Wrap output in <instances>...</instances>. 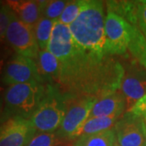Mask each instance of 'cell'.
Segmentation results:
<instances>
[{
  "label": "cell",
  "mask_w": 146,
  "mask_h": 146,
  "mask_svg": "<svg viewBox=\"0 0 146 146\" xmlns=\"http://www.w3.org/2000/svg\"><path fill=\"white\" fill-rule=\"evenodd\" d=\"M60 63L57 83L70 98L98 99L120 90L124 68L114 56H101L75 42L69 26L55 22L47 48Z\"/></svg>",
  "instance_id": "1"
},
{
  "label": "cell",
  "mask_w": 146,
  "mask_h": 146,
  "mask_svg": "<svg viewBox=\"0 0 146 146\" xmlns=\"http://www.w3.org/2000/svg\"><path fill=\"white\" fill-rule=\"evenodd\" d=\"M104 3L98 0H85L77 19L69 26L73 40L79 46L101 56L105 54Z\"/></svg>",
  "instance_id": "2"
},
{
  "label": "cell",
  "mask_w": 146,
  "mask_h": 146,
  "mask_svg": "<svg viewBox=\"0 0 146 146\" xmlns=\"http://www.w3.org/2000/svg\"><path fill=\"white\" fill-rule=\"evenodd\" d=\"M71 99L56 84H46L42 99L29 119L35 130L39 132H56Z\"/></svg>",
  "instance_id": "3"
},
{
  "label": "cell",
  "mask_w": 146,
  "mask_h": 146,
  "mask_svg": "<svg viewBox=\"0 0 146 146\" xmlns=\"http://www.w3.org/2000/svg\"><path fill=\"white\" fill-rule=\"evenodd\" d=\"M45 85L25 83L7 87L3 96V123L14 117L29 119L42 99Z\"/></svg>",
  "instance_id": "4"
},
{
  "label": "cell",
  "mask_w": 146,
  "mask_h": 146,
  "mask_svg": "<svg viewBox=\"0 0 146 146\" xmlns=\"http://www.w3.org/2000/svg\"><path fill=\"white\" fill-rule=\"evenodd\" d=\"M139 30L116 13L107 11L105 21V54L109 56H124Z\"/></svg>",
  "instance_id": "5"
},
{
  "label": "cell",
  "mask_w": 146,
  "mask_h": 146,
  "mask_svg": "<svg viewBox=\"0 0 146 146\" xmlns=\"http://www.w3.org/2000/svg\"><path fill=\"white\" fill-rule=\"evenodd\" d=\"M98 98L80 97L72 98L59 128L55 132L61 141L77 139L84 123L89 119L91 110Z\"/></svg>",
  "instance_id": "6"
},
{
  "label": "cell",
  "mask_w": 146,
  "mask_h": 146,
  "mask_svg": "<svg viewBox=\"0 0 146 146\" xmlns=\"http://www.w3.org/2000/svg\"><path fill=\"white\" fill-rule=\"evenodd\" d=\"M0 81L7 87L13 84L25 83L46 84L35 60L16 53L11 55L6 61Z\"/></svg>",
  "instance_id": "7"
},
{
  "label": "cell",
  "mask_w": 146,
  "mask_h": 146,
  "mask_svg": "<svg viewBox=\"0 0 146 146\" xmlns=\"http://www.w3.org/2000/svg\"><path fill=\"white\" fill-rule=\"evenodd\" d=\"M124 68L120 92L127 103V111L133 106L146 94V66L134 59L127 63Z\"/></svg>",
  "instance_id": "8"
},
{
  "label": "cell",
  "mask_w": 146,
  "mask_h": 146,
  "mask_svg": "<svg viewBox=\"0 0 146 146\" xmlns=\"http://www.w3.org/2000/svg\"><path fill=\"white\" fill-rule=\"evenodd\" d=\"M5 41L16 54L36 60L40 49L34 29L20 21L15 15L12 16L7 29Z\"/></svg>",
  "instance_id": "9"
},
{
  "label": "cell",
  "mask_w": 146,
  "mask_h": 146,
  "mask_svg": "<svg viewBox=\"0 0 146 146\" xmlns=\"http://www.w3.org/2000/svg\"><path fill=\"white\" fill-rule=\"evenodd\" d=\"M114 128L119 146H146V123L140 115L131 110L126 111Z\"/></svg>",
  "instance_id": "10"
},
{
  "label": "cell",
  "mask_w": 146,
  "mask_h": 146,
  "mask_svg": "<svg viewBox=\"0 0 146 146\" xmlns=\"http://www.w3.org/2000/svg\"><path fill=\"white\" fill-rule=\"evenodd\" d=\"M36 131L29 119L11 118L0 124V146H25Z\"/></svg>",
  "instance_id": "11"
},
{
  "label": "cell",
  "mask_w": 146,
  "mask_h": 146,
  "mask_svg": "<svg viewBox=\"0 0 146 146\" xmlns=\"http://www.w3.org/2000/svg\"><path fill=\"white\" fill-rule=\"evenodd\" d=\"M127 111V103L120 90L98 99L89 119L111 115H122Z\"/></svg>",
  "instance_id": "12"
},
{
  "label": "cell",
  "mask_w": 146,
  "mask_h": 146,
  "mask_svg": "<svg viewBox=\"0 0 146 146\" xmlns=\"http://www.w3.org/2000/svg\"><path fill=\"white\" fill-rule=\"evenodd\" d=\"M4 3L20 21L33 28L42 17L41 1L8 0Z\"/></svg>",
  "instance_id": "13"
},
{
  "label": "cell",
  "mask_w": 146,
  "mask_h": 146,
  "mask_svg": "<svg viewBox=\"0 0 146 146\" xmlns=\"http://www.w3.org/2000/svg\"><path fill=\"white\" fill-rule=\"evenodd\" d=\"M35 62L46 84H55L57 83L60 70V63L53 53L48 49L40 50Z\"/></svg>",
  "instance_id": "14"
},
{
  "label": "cell",
  "mask_w": 146,
  "mask_h": 146,
  "mask_svg": "<svg viewBox=\"0 0 146 146\" xmlns=\"http://www.w3.org/2000/svg\"><path fill=\"white\" fill-rule=\"evenodd\" d=\"M116 136L115 128L94 134L80 136L73 146H115Z\"/></svg>",
  "instance_id": "15"
},
{
  "label": "cell",
  "mask_w": 146,
  "mask_h": 146,
  "mask_svg": "<svg viewBox=\"0 0 146 146\" xmlns=\"http://www.w3.org/2000/svg\"><path fill=\"white\" fill-rule=\"evenodd\" d=\"M120 116L121 115H115L88 119L87 121L84 123V125L81 127L78 137L84 135L98 133L113 128Z\"/></svg>",
  "instance_id": "16"
},
{
  "label": "cell",
  "mask_w": 146,
  "mask_h": 146,
  "mask_svg": "<svg viewBox=\"0 0 146 146\" xmlns=\"http://www.w3.org/2000/svg\"><path fill=\"white\" fill-rule=\"evenodd\" d=\"M56 21L42 16L34 26V34L40 50H46Z\"/></svg>",
  "instance_id": "17"
},
{
  "label": "cell",
  "mask_w": 146,
  "mask_h": 146,
  "mask_svg": "<svg viewBox=\"0 0 146 146\" xmlns=\"http://www.w3.org/2000/svg\"><path fill=\"white\" fill-rule=\"evenodd\" d=\"M68 1L65 0H49L41 1L42 16L50 20L57 21L61 16Z\"/></svg>",
  "instance_id": "18"
},
{
  "label": "cell",
  "mask_w": 146,
  "mask_h": 146,
  "mask_svg": "<svg viewBox=\"0 0 146 146\" xmlns=\"http://www.w3.org/2000/svg\"><path fill=\"white\" fill-rule=\"evenodd\" d=\"M85 3V0L68 1V5L64 8L58 21L67 26H70L77 19Z\"/></svg>",
  "instance_id": "19"
},
{
  "label": "cell",
  "mask_w": 146,
  "mask_h": 146,
  "mask_svg": "<svg viewBox=\"0 0 146 146\" xmlns=\"http://www.w3.org/2000/svg\"><path fill=\"white\" fill-rule=\"evenodd\" d=\"M61 141L55 132L36 131L25 146H58Z\"/></svg>",
  "instance_id": "20"
},
{
  "label": "cell",
  "mask_w": 146,
  "mask_h": 146,
  "mask_svg": "<svg viewBox=\"0 0 146 146\" xmlns=\"http://www.w3.org/2000/svg\"><path fill=\"white\" fill-rule=\"evenodd\" d=\"M13 15V11L5 3L0 6V42L5 40L6 33Z\"/></svg>",
  "instance_id": "21"
},
{
  "label": "cell",
  "mask_w": 146,
  "mask_h": 146,
  "mask_svg": "<svg viewBox=\"0 0 146 146\" xmlns=\"http://www.w3.org/2000/svg\"><path fill=\"white\" fill-rule=\"evenodd\" d=\"M136 17L140 31L146 39V1L136 2Z\"/></svg>",
  "instance_id": "22"
},
{
  "label": "cell",
  "mask_w": 146,
  "mask_h": 146,
  "mask_svg": "<svg viewBox=\"0 0 146 146\" xmlns=\"http://www.w3.org/2000/svg\"><path fill=\"white\" fill-rule=\"evenodd\" d=\"M134 113L140 115L145 119L146 123V94L131 110Z\"/></svg>",
  "instance_id": "23"
},
{
  "label": "cell",
  "mask_w": 146,
  "mask_h": 146,
  "mask_svg": "<svg viewBox=\"0 0 146 146\" xmlns=\"http://www.w3.org/2000/svg\"><path fill=\"white\" fill-rule=\"evenodd\" d=\"M6 57H7L6 53L0 48V75H2L3 69L4 68V65H5Z\"/></svg>",
  "instance_id": "24"
},
{
  "label": "cell",
  "mask_w": 146,
  "mask_h": 146,
  "mask_svg": "<svg viewBox=\"0 0 146 146\" xmlns=\"http://www.w3.org/2000/svg\"><path fill=\"white\" fill-rule=\"evenodd\" d=\"M5 89L3 86V84L0 81V110H3V96H4Z\"/></svg>",
  "instance_id": "25"
},
{
  "label": "cell",
  "mask_w": 146,
  "mask_h": 146,
  "mask_svg": "<svg viewBox=\"0 0 146 146\" xmlns=\"http://www.w3.org/2000/svg\"><path fill=\"white\" fill-rule=\"evenodd\" d=\"M3 123V110H0V124Z\"/></svg>",
  "instance_id": "26"
},
{
  "label": "cell",
  "mask_w": 146,
  "mask_h": 146,
  "mask_svg": "<svg viewBox=\"0 0 146 146\" xmlns=\"http://www.w3.org/2000/svg\"><path fill=\"white\" fill-rule=\"evenodd\" d=\"M3 2H1V1H0V6L3 4Z\"/></svg>",
  "instance_id": "27"
},
{
  "label": "cell",
  "mask_w": 146,
  "mask_h": 146,
  "mask_svg": "<svg viewBox=\"0 0 146 146\" xmlns=\"http://www.w3.org/2000/svg\"><path fill=\"white\" fill-rule=\"evenodd\" d=\"M115 146H119L118 145H117V142H116V145H115Z\"/></svg>",
  "instance_id": "28"
}]
</instances>
